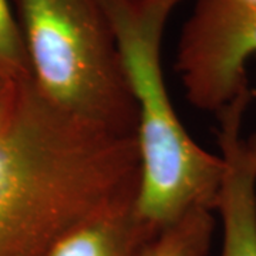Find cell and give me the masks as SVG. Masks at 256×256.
Instances as JSON below:
<instances>
[{"label":"cell","instance_id":"obj_2","mask_svg":"<svg viewBox=\"0 0 256 256\" xmlns=\"http://www.w3.org/2000/svg\"><path fill=\"white\" fill-rule=\"evenodd\" d=\"M184 0H101L137 107L138 215L154 232L195 208L215 212L225 164L202 148L178 117L161 48L166 23Z\"/></svg>","mask_w":256,"mask_h":256},{"label":"cell","instance_id":"obj_4","mask_svg":"<svg viewBox=\"0 0 256 256\" xmlns=\"http://www.w3.org/2000/svg\"><path fill=\"white\" fill-rule=\"evenodd\" d=\"M256 54V0H195L175 57L186 100L218 114L249 88Z\"/></svg>","mask_w":256,"mask_h":256},{"label":"cell","instance_id":"obj_6","mask_svg":"<svg viewBox=\"0 0 256 256\" xmlns=\"http://www.w3.org/2000/svg\"><path fill=\"white\" fill-rule=\"evenodd\" d=\"M136 198L94 212L53 240L44 256H138L156 235L138 215Z\"/></svg>","mask_w":256,"mask_h":256},{"label":"cell","instance_id":"obj_5","mask_svg":"<svg viewBox=\"0 0 256 256\" xmlns=\"http://www.w3.org/2000/svg\"><path fill=\"white\" fill-rule=\"evenodd\" d=\"M249 102L250 90H245L216 114L225 164L215 210L224 232L220 256H256V161L242 134Z\"/></svg>","mask_w":256,"mask_h":256},{"label":"cell","instance_id":"obj_3","mask_svg":"<svg viewBox=\"0 0 256 256\" xmlns=\"http://www.w3.org/2000/svg\"><path fill=\"white\" fill-rule=\"evenodd\" d=\"M33 82L54 107L137 137V107L101 0H12Z\"/></svg>","mask_w":256,"mask_h":256},{"label":"cell","instance_id":"obj_7","mask_svg":"<svg viewBox=\"0 0 256 256\" xmlns=\"http://www.w3.org/2000/svg\"><path fill=\"white\" fill-rule=\"evenodd\" d=\"M216 220L214 210L195 208L158 230L138 256H206Z\"/></svg>","mask_w":256,"mask_h":256},{"label":"cell","instance_id":"obj_1","mask_svg":"<svg viewBox=\"0 0 256 256\" xmlns=\"http://www.w3.org/2000/svg\"><path fill=\"white\" fill-rule=\"evenodd\" d=\"M138 186L137 138L76 118L33 86L0 136V256H44L66 229Z\"/></svg>","mask_w":256,"mask_h":256},{"label":"cell","instance_id":"obj_8","mask_svg":"<svg viewBox=\"0 0 256 256\" xmlns=\"http://www.w3.org/2000/svg\"><path fill=\"white\" fill-rule=\"evenodd\" d=\"M0 76L18 82L33 80L12 0H0Z\"/></svg>","mask_w":256,"mask_h":256},{"label":"cell","instance_id":"obj_9","mask_svg":"<svg viewBox=\"0 0 256 256\" xmlns=\"http://www.w3.org/2000/svg\"><path fill=\"white\" fill-rule=\"evenodd\" d=\"M33 86V80L18 82L0 76V136L18 117Z\"/></svg>","mask_w":256,"mask_h":256},{"label":"cell","instance_id":"obj_10","mask_svg":"<svg viewBox=\"0 0 256 256\" xmlns=\"http://www.w3.org/2000/svg\"><path fill=\"white\" fill-rule=\"evenodd\" d=\"M246 142L249 148H250V151H252V154H254V158H255L256 161V132H254L250 137L246 138Z\"/></svg>","mask_w":256,"mask_h":256}]
</instances>
